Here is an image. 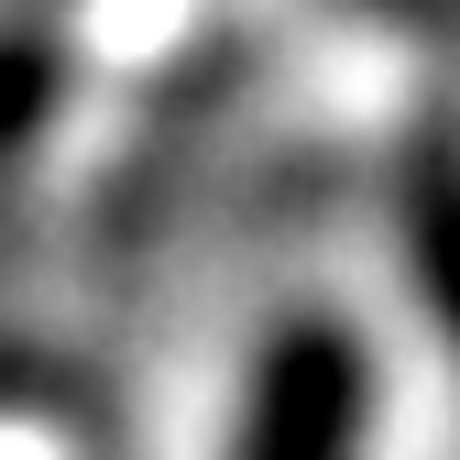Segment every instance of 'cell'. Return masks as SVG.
Returning a JSON list of instances; mask_svg holds the SVG:
<instances>
[{"instance_id": "obj_1", "label": "cell", "mask_w": 460, "mask_h": 460, "mask_svg": "<svg viewBox=\"0 0 460 460\" xmlns=\"http://www.w3.org/2000/svg\"><path fill=\"white\" fill-rule=\"evenodd\" d=\"M351 428H362V351L329 318L285 329L252 373L242 460H351Z\"/></svg>"}, {"instance_id": "obj_2", "label": "cell", "mask_w": 460, "mask_h": 460, "mask_svg": "<svg viewBox=\"0 0 460 460\" xmlns=\"http://www.w3.org/2000/svg\"><path fill=\"white\" fill-rule=\"evenodd\" d=\"M55 88H66V55H55L44 33H0V154L55 110Z\"/></svg>"}]
</instances>
